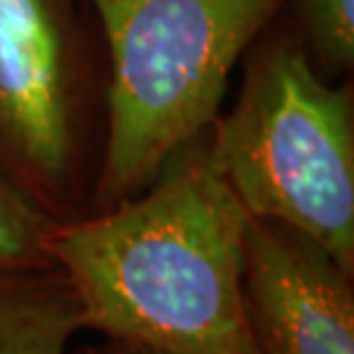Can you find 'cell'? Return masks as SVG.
<instances>
[{
	"label": "cell",
	"instance_id": "obj_5",
	"mask_svg": "<svg viewBox=\"0 0 354 354\" xmlns=\"http://www.w3.org/2000/svg\"><path fill=\"white\" fill-rule=\"evenodd\" d=\"M352 279L313 239L251 218L244 304L258 354H354Z\"/></svg>",
	"mask_w": 354,
	"mask_h": 354
},
{
	"label": "cell",
	"instance_id": "obj_7",
	"mask_svg": "<svg viewBox=\"0 0 354 354\" xmlns=\"http://www.w3.org/2000/svg\"><path fill=\"white\" fill-rule=\"evenodd\" d=\"M58 223L60 218L0 168V281L53 272L48 239Z\"/></svg>",
	"mask_w": 354,
	"mask_h": 354
},
{
	"label": "cell",
	"instance_id": "obj_8",
	"mask_svg": "<svg viewBox=\"0 0 354 354\" xmlns=\"http://www.w3.org/2000/svg\"><path fill=\"white\" fill-rule=\"evenodd\" d=\"M308 41L322 67L345 72L354 62V0H299Z\"/></svg>",
	"mask_w": 354,
	"mask_h": 354
},
{
	"label": "cell",
	"instance_id": "obj_3",
	"mask_svg": "<svg viewBox=\"0 0 354 354\" xmlns=\"http://www.w3.org/2000/svg\"><path fill=\"white\" fill-rule=\"evenodd\" d=\"M207 159L246 214L322 246L354 276V113L301 46L269 44L249 67Z\"/></svg>",
	"mask_w": 354,
	"mask_h": 354
},
{
	"label": "cell",
	"instance_id": "obj_4",
	"mask_svg": "<svg viewBox=\"0 0 354 354\" xmlns=\"http://www.w3.org/2000/svg\"><path fill=\"white\" fill-rule=\"evenodd\" d=\"M81 161V53L67 0H0V168L65 221Z\"/></svg>",
	"mask_w": 354,
	"mask_h": 354
},
{
	"label": "cell",
	"instance_id": "obj_1",
	"mask_svg": "<svg viewBox=\"0 0 354 354\" xmlns=\"http://www.w3.org/2000/svg\"><path fill=\"white\" fill-rule=\"evenodd\" d=\"M251 216L207 150L177 152L136 201L60 221L48 256L83 329L131 354H258L244 304Z\"/></svg>",
	"mask_w": 354,
	"mask_h": 354
},
{
	"label": "cell",
	"instance_id": "obj_2",
	"mask_svg": "<svg viewBox=\"0 0 354 354\" xmlns=\"http://www.w3.org/2000/svg\"><path fill=\"white\" fill-rule=\"evenodd\" d=\"M111 51L97 194L120 203L216 122L228 76L283 0H90Z\"/></svg>",
	"mask_w": 354,
	"mask_h": 354
},
{
	"label": "cell",
	"instance_id": "obj_9",
	"mask_svg": "<svg viewBox=\"0 0 354 354\" xmlns=\"http://www.w3.org/2000/svg\"><path fill=\"white\" fill-rule=\"evenodd\" d=\"M102 354H129V352L122 350V348H118V345H115V352H102Z\"/></svg>",
	"mask_w": 354,
	"mask_h": 354
},
{
	"label": "cell",
	"instance_id": "obj_6",
	"mask_svg": "<svg viewBox=\"0 0 354 354\" xmlns=\"http://www.w3.org/2000/svg\"><path fill=\"white\" fill-rule=\"evenodd\" d=\"M81 329L79 306L60 272L0 281V354H69Z\"/></svg>",
	"mask_w": 354,
	"mask_h": 354
},
{
	"label": "cell",
	"instance_id": "obj_10",
	"mask_svg": "<svg viewBox=\"0 0 354 354\" xmlns=\"http://www.w3.org/2000/svg\"><path fill=\"white\" fill-rule=\"evenodd\" d=\"M129 354H131V352H129Z\"/></svg>",
	"mask_w": 354,
	"mask_h": 354
}]
</instances>
